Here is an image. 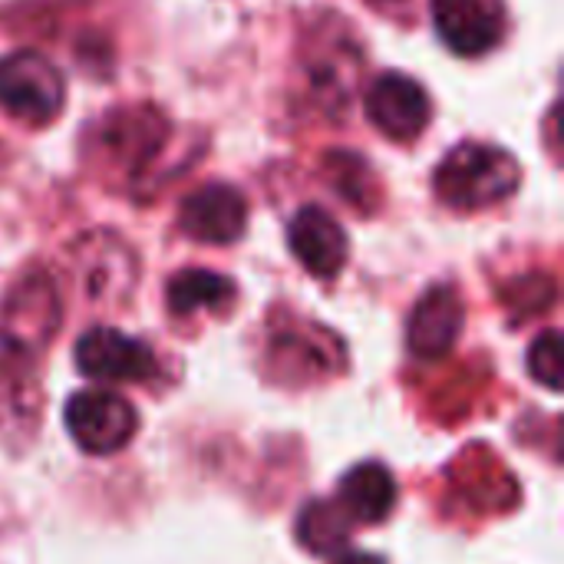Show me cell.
Listing matches in <instances>:
<instances>
[{"mask_svg":"<svg viewBox=\"0 0 564 564\" xmlns=\"http://www.w3.org/2000/svg\"><path fill=\"white\" fill-rule=\"evenodd\" d=\"M73 357L79 373L99 383H142L155 373L152 347L116 327H89L76 340Z\"/></svg>","mask_w":564,"mask_h":564,"instance_id":"5","label":"cell"},{"mask_svg":"<svg viewBox=\"0 0 564 564\" xmlns=\"http://www.w3.org/2000/svg\"><path fill=\"white\" fill-rule=\"evenodd\" d=\"M288 245H291V254L314 278H324V281H330L344 271L347 251H350L340 221L330 212H324L321 205H307L291 218Z\"/></svg>","mask_w":564,"mask_h":564,"instance_id":"9","label":"cell"},{"mask_svg":"<svg viewBox=\"0 0 564 564\" xmlns=\"http://www.w3.org/2000/svg\"><path fill=\"white\" fill-rule=\"evenodd\" d=\"M367 119L393 142H413L430 122L426 89L403 73H387L367 89Z\"/></svg>","mask_w":564,"mask_h":564,"instance_id":"7","label":"cell"},{"mask_svg":"<svg viewBox=\"0 0 564 564\" xmlns=\"http://www.w3.org/2000/svg\"><path fill=\"white\" fill-rule=\"evenodd\" d=\"M66 430L73 443L89 456H112L135 436L139 416L132 403L109 390H79L66 403Z\"/></svg>","mask_w":564,"mask_h":564,"instance_id":"4","label":"cell"},{"mask_svg":"<svg viewBox=\"0 0 564 564\" xmlns=\"http://www.w3.org/2000/svg\"><path fill=\"white\" fill-rule=\"evenodd\" d=\"M463 321H466V311H463L459 291L449 284H436L416 301L410 324H406V344L420 360L446 357L463 334Z\"/></svg>","mask_w":564,"mask_h":564,"instance_id":"10","label":"cell"},{"mask_svg":"<svg viewBox=\"0 0 564 564\" xmlns=\"http://www.w3.org/2000/svg\"><path fill=\"white\" fill-rule=\"evenodd\" d=\"M337 564H383V558L377 555H367V552H354V555H344Z\"/></svg>","mask_w":564,"mask_h":564,"instance_id":"15","label":"cell"},{"mask_svg":"<svg viewBox=\"0 0 564 564\" xmlns=\"http://www.w3.org/2000/svg\"><path fill=\"white\" fill-rule=\"evenodd\" d=\"M59 324V297L53 281L36 271L26 274L3 304L0 314V360L10 367H30L50 344Z\"/></svg>","mask_w":564,"mask_h":564,"instance_id":"2","label":"cell"},{"mask_svg":"<svg viewBox=\"0 0 564 564\" xmlns=\"http://www.w3.org/2000/svg\"><path fill=\"white\" fill-rule=\"evenodd\" d=\"M165 301H169L172 314H178V317L198 314V311H221L235 301V284L225 274L188 268L169 281Z\"/></svg>","mask_w":564,"mask_h":564,"instance_id":"12","label":"cell"},{"mask_svg":"<svg viewBox=\"0 0 564 564\" xmlns=\"http://www.w3.org/2000/svg\"><path fill=\"white\" fill-rule=\"evenodd\" d=\"M529 373L545 390H562V334L545 330L529 350Z\"/></svg>","mask_w":564,"mask_h":564,"instance_id":"14","label":"cell"},{"mask_svg":"<svg viewBox=\"0 0 564 564\" xmlns=\"http://www.w3.org/2000/svg\"><path fill=\"white\" fill-rule=\"evenodd\" d=\"M350 519H347V512L337 506V502H307L304 506V512H301V519H297V539L311 549V552H317V555H330V552H337L344 542H347V535H350Z\"/></svg>","mask_w":564,"mask_h":564,"instance_id":"13","label":"cell"},{"mask_svg":"<svg viewBox=\"0 0 564 564\" xmlns=\"http://www.w3.org/2000/svg\"><path fill=\"white\" fill-rule=\"evenodd\" d=\"M433 23L459 56H482L506 36L502 0H433Z\"/></svg>","mask_w":564,"mask_h":564,"instance_id":"6","label":"cell"},{"mask_svg":"<svg viewBox=\"0 0 564 564\" xmlns=\"http://www.w3.org/2000/svg\"><path fill=\"white\" fill-rule=\"evenodd\" d=\"M522 178V165L512 152L489 142L456 145L436 169V198L456 212H479L506 202Z\"/></svg>","mask_w":564,"mask_h":564,"instance_id":"1","label":"cell"},{"mask_svg":"<svg viewBox=\"0 0 564 564\" xmlns=\"http://www.w3.org/2000/svg\"><path fill=\"white\" fill-rule=\"evenodd\" d=\"M178 225L188 238L205 245H231L245 235L248 205L238 188L231 185H205L182 202Z\"/></svg>","mask_w":564,"mask_h":564,"instance_id":"8","label":"cell"},{"mask_svg":"<svg viewBox=\"0 0 564 564\" xmlns=\"http://www.w3.org/2000/svg\"><path fill=\"white\" fill-rule=\"evenodd\" d=\"M337 506L350 522H383L397 506V479L383 463H360L340 479Z\"/></svg>","mask_w":564,"mask_h":564,"instance_id":"11","label":"cell"},{"mask_svg":"<svg viewBox=\"0 0 564 564\" xmlns=\"http://www.w3.org/2000/svg\"><path fill=\"white\" fill-rule=\"evenodd\" d=\"M66 86L59 69L36 50H17L0 59V106L7 116L43 126L63 109Z\"/></svg>","mask_w":564,"mask_h":564,"instance_id":"3","label":"cell"}]
</instances>
